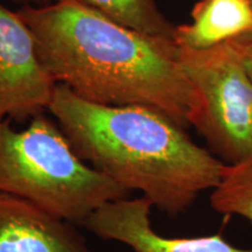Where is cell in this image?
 I'll list each match as a JSON object with an SVG mask.
<instances>
[{
    "label": "cell",
    "instance_id": "obj_1",
    "mask_svg": "<svg viewBox=\"0 0 252 252\" xmlns=\"http://www.w3.org/2000/svg\"><path fill=\"white\" fill-rule=\"evenodd\" d=\"M40 60L58 84L103 105H144L187 128L197 108L173 40L145 35L80 0L24 5Z\"/></svg>",
    "mask_w": 252,
    "mask_h": 252
},
{
    "label": "cell",
    "instance_id": "obj_2",
    "mask_svg": "<svg viewBox=\"0 0 252 252\" xmlns=\"http://www.w3.org/2000/svg\"><path fill=\"white\" fill-rule=\"evenodd\" d=\"M48 111L82 160L171 216L220 180L225 163L147 106L103 105L58 84Z\"/></svg>",
    "mask_w": 252,
    "mask_h": 252
},
{
    "label": "cell",
    "instance_id": "obj_3",
    "mask_svg": "<svg viewBox=\"0 0 252 252\" xmlns=\"http://www.w3.org/2000/svg\"><path fill=\"white\" fill-rule=\"evenodd\" d=\"M0 191L30 201L72 225L132 191L82 160L54 118L40 115L24 130L0 122Z\"/></svg>",
    "mask_w": 252,
    "mask_h": 252
},
{
    "label": "cell",
    "instance_id": "obj_4",
    "mask_svg": "<svg viewBox=\"0 0 252 252\" xmlns=\"http://www.w3.org/2000/svg\"><path fill=\"white\" fill-rule=\"evenodd\" d=\"M196 94L191 126L225 165L252 158V80L228 43L204 50L178 47Z\"/></svg>",
    "mask_w": 252,
    "mask_h": 252
},
{
    "label": "cell",
    "instance_id": "obj_5",
    "mask_svg": "<svg viewBox=\"0 0 252 252\" xmlns=\"http://www.w3.org/2000/svg\"><path fill=\"white\" fill-rule=\"evenodd\" d=\"M56 86L41 62L30 27L17 11L0 4V122L43 115Z\"/></svg>",
    "mask_w": 252,
    "mask_h": 252
},
{
    "label": "cell",
    "instance_id": "obj_6",
    "mask_svg": "<svg viewBox=\"0 0 252 252\" xmlns=\"http://www.w3.org/2000/svg\"><path fill=\"white\" fill-rule=\"evenodd\" d=\"M152 207L144 196L118 198L98 208L84 228L99 238L125 244L133 252H252V248L235 247L220 234L165 237L153 229Z\"/></svg>",
    "mask_w": 252,
    "mask_h": 252
},
{
    "label": "cell",
    "instance_id": "obj_7",
    "mask_svg": "<svg viewBox=\"0 0 252 252\" xmlns=\"http://www.w3.org/2000/svg\"><path fill=\"white\" fill-rule=\"evenodd\" d=\"M0 252H94L75 225L0 191Z\"/></svg>",
    "mask_w": 252,
    "mask_h": 252
},
{
    "label": "cell",
    "instance_id": "obj_8",
    "mask_svg": "<svg viewBox=\"0 0 252 252\" xmlns=\"http://www.w3.org/2000/svg\"><path fill=\"white\" fill-rule=\"evenodd\" d=\"M190 17V23L175 25L173 40L179 48H214L252 32V5L249 0H198Z\"/></svg>",
    "mask_w": 252,
    "mask_h": 252
},
{
    "label": "cell",
    "instance_id": "obj_9",
    "mask_svg": "<svg viewBox=\"0 0 252 252\" xmlns=\"http://www.w3.org/2000/svg\"><path fill=\"white\" fill-rule=\"evenodd\" d=\"M123 26L145 35L173 40L175 25L160 11L159 0H80ZM174 41V40H173Z\"/></svg>",
    "mask_w": 252,
    "mask_h": 252
},
{
    "label": "cell",
    "instance_id": "obj_10",
    "mask_svg": "<svg viewBox=\"0 0 252 252\" xmlns=\"http://www.w3.org/2000/svg\"><path fill=\"white\" fill-rule=\"evenodd\" d=\"M210 206L222 215L241 216L252 223V158L224 165L219 185L212 190Z\"/></svg>",
    "mask_w": 252,
    "mask_h": 252
},
{
    "label": "cell",
    "instance_id": "obj_11",
    "mask_svg": "<svg viewBox=\"0 0 252 252\" xmlns=\"http://www.w3.org/2000/svg\"><path fill=\"white\" fill-rule=\"evenodd\" d=\"M229 45L235 52L242 67L252 80V40L230 41Z\"/></svg>",
    "mask_w": 252,
    "mask_h": 252
},
{
    "label": "cell",
    "instance_id": "obj_12",
    "mask_svg": "<svg viewBox=\"0 0 252 252\" xmlns=\"http://www.w3.org/2000/svg\"><path fill=\"white\" fill-rule=\"evenodd\" d=\"M15 2L24 5H31V6H47L54 2L59 1V0H13Z\"/></svg>",
    "mask_w": 252,
    "mask_h": 252
},
{
    "label": "cell",
    "instance_id": "obj_13",
    "mask_svg": "<svg viewBox=\"0 0 252 252\" xmlns=\"http://www.w3.org/2000/svg\"><path fill=\"white\" fill-rule=\"evenodd\" d=\"M249 1L251 2V5H252V0H249ZM239 40H252V32L250 34H248L247 36H244V37H242V39H239ZM236 41V40H235Z\"/></svg>",
    "mask_w": 252,
    "mask_h": 252
}]
</instances>
